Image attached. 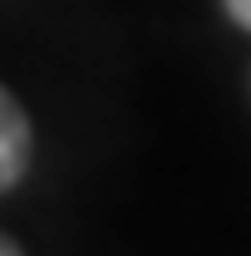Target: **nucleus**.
Masks as SVG:
<instances>
[{
    "label": "nucleus",
    "instance_id": "f03ea898",
    "mask_svg": "<svg viewBox=\"0 0 251 256\" xmlns=\"http://www.w3.org/2000/svg\"><path fill=\"white\" fill-rule=\"evenodd\" d=\"M222 5H226V15H232L242 30H251V0H222Z\"/></svg>",
    "mask_w": 251,
    "mask_h": 256
},
{
    "label": "nucleus",
    "instance_id": "7ed1b4c3",
    "mask_svg": "<svg viewBox=\"0 0 251 256\" xmlns=\"http://www.w3.org/2000/svg\"><path fill=\"white\" fill-rule=\"evenodd\" d=\"M0 256H25V252H20V246H15V242H10V236L0 232Z\"/></svg>",
    "mask_w": 251,
    "mask_h": 256
},
{
    "label": "nucleus",
    "instance_id": "f257e3e1",
    "mask_svg": "<svg viewBox=\"0 0 251 256\" xmlns=\"http://www.w3.org/2000/svg\"><path fill=\"white\" fill-rule=\"evenodd\" d=\"M30 153H34V128L20 108V98L0 84V192L20 188V178L30 172Z\"/></svg>",
    "mask_w": 251,
    "mask_h": 256
}]
</instances>
